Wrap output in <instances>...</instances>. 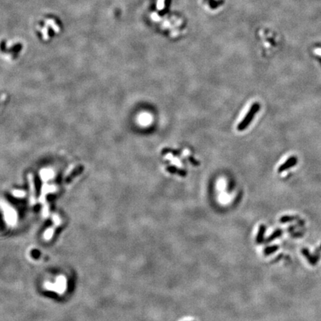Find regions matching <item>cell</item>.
<instances>
[{
    "instance_id": "cell-2",
    "label": "cell",
    "mask_w": 321,
    "mask_h": 321,
    "mask_svg": "<svg viewBox=\"0 0 321 321\" xmlns=\"http://www.w3.org/2000/svg\"><path fill=\"white\" fill-rule=\"evenodd\" d=\"M297 163V159H296V157L292 156L288 158L287 159L286 161H285L283 164H282L279 166L278 168V172H283L285 171V170H288V169L293 167L294 166H295Z\"/></svg>"
},
{
    "instance_id": "cell-3",
    "label": "cell",
    "mask_w": 321,
    "mask_h": 321,
    "mask_svg": "<svg viewBox=\"0 0 321 321\" xmlns=\"http://www.w3.org/2000/svg\"><path fill=\"white\" fill-rule=\"evenodd\" d=\"M314 53H316L317 54H319V55H321V48H318V49L315 50Z\"/></svg>"
},
{
    "instance_id": "cell-1",
    "label": "cell",
    "mask_w": 321,
    "mask_h": 321,
    "mask_svg": "<svg viewBox=\"0 0 321 321\" xmlns=\"http://www.w3.org/2000/svg\"><path fill=\"white\" fill-rule=\"evenodd\" d=\"M260 109V105L258 103H254V104L251 106V109L248 110V112H247L246 115L244 117L243 121H242L239 123V124H238L237 130L242 132V131L245 130V129H247L250 123H251V121H253L254 116L256 115L257 112H259Z\"/></svg>"
}]
</instances>
